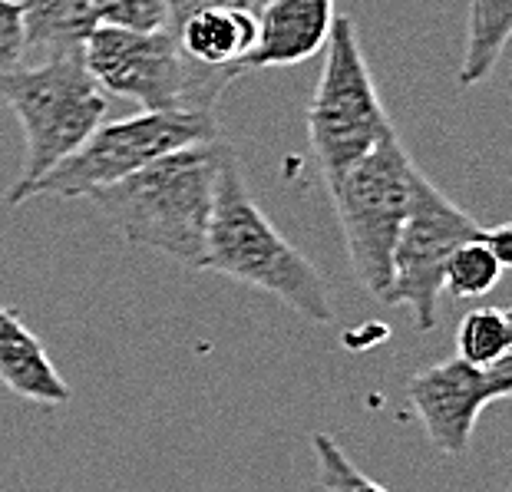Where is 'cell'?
<instances>
[{
    "instance_id": "9a60e30c",
    "label": "cell",
    "mask_w": 512,
    "mask_h": 492,
    "mask_svg": "<svg viewBox=\"0 0 512 492\" xmlns=\"http://www.w3.org/2000/svg\"><path fill=\"white\" fill-rule=\"evenodd\" d=\"M512 354V317L503 304H486L463 314L456 327V360L470 367H496Z\"/></svg>"
},
{
    "instance_id": "e0dca14e",
    "label": "cell",
    "mask_w": 512,
    "mask_h": 492,
    "mask_svg": "<svg viewBox=\"0 0 512 492\" xmlns=\"http://www.w3.org/2000/svg\"><path fill=\"white\" fill-rule=\"evenodd\" d=\"M93 10L103 27L136 30V34L169 30L166 0H93Z\"/></svg>"
},
{
    "instance_id": "30bf717a",
    "label": "cell",
    "mask_w": 512,
    "mask_h": 492,
    "mask_svg": "<svg viewBox=\"0 0 512 492\" xmlns=\"http://www.w3.org/2000/svg\"><path fill=\"white\" fill-rule=\"evenodd\" d=\"M334 0H265L258 10L255 47L245 57L248 70L298 67L328 47L334 27Z\"/></svg>"
},
{
    "instance_id": "ba28073f",
    "label": "cell",
    "mask_w": 512,
    "mask_h": 492,
    "mask_svg": "<svg viewBox=\"0 0 512 492\" xmlns=\"http://www.w3.org/2000/svg\"><path fill=\"white\" fill-rule=\"evenodd\" d=\"M486 228L417 169L407 222L394 248V278L387 304H403L420 331H433L443 294V268L460 245L483 238Z\"/></svg>"
},
{
    "instance_id": "d6986e66",
    "label": "cell",
    "mask_w": 512,
    "mask_h": 492,
    "mask_svg": "<svg viewBox=\"0 0 512 492\" xmlns=\"http://www.w3.org/2000/svg\"><path fill=\"white\" fill-rule=\"evenodd\" d=\"M265 0H166V17H169V30H176L182 20H189L192 14L199 10H209V7H242V10H252L258 14Z\"/></svg>"
},
{
    "instance_id": "5bb4252c",
    "label": "cell",
    "mask_w": 512,
    "mask_h": 492,
    "mask_svg": "<svg viewBox=\"0 0 512 492\" xmlns=\"http://www.w3.org/2000/svg\"><path fill=\"white\" fill-rule=\"evenodd\" d=\"M512 34V0H470V24L460 63V86L486 83L503 60Z\"/></svg>"
},
{
    "instance_id": "9c48e42d",
    "label": "cell",
    "mask_w": 512,
    "mask_h": 492,
    "mask_svg": "<svg viewBox=\"0 0 512 492\" xmlns=\"http://www.w3.org/2000/svg\"><path fill=\"white\" fill-rule=\"evenodd\" d=\"M512 393V360L496 367H470L463 360H440L407 380V400L420 417L427 440L443 456L470 450L476 420L489 403Z\"/></svg>"
},
{
    "instance_id": "5b68a950",
    "label": "cell",
    "mask_w": 512,
    "mask_h": 492,
    "mask_svg": "<svg viewBox=\"0 0 512 492\" xmlns=\"http://www.w3.org/2000/svg\"><path fill=\"white\" fill-rule=\"evenodd\" d=\"M413 176L417 166L397 129H390L331 189L351 275L370 298L384 304L394 278V248L410 212Z\"/></svg>"
},
{
    "instance_id": "8992f818",
    "label": "cell",
    "mask_w": 512,
    "mask_h": 492,
    "mask_svg": "<svg viewBox=\"0 0 512 492\" xmlns=\"http://www.w3.org/2000/svg\"><path fill=\"white\" fill-rule=\"evenodd\" d=\"M390 123L351 17H337L318 90L308 103V139L328 192L384 139Z\"/></svg>"
},
{
    "instance_id": "52a82bcc",
    "label": "cell",
    "mask_w": 512,
    "mask_h": 492,
    "mask_svg": "<svg viewBox=\"0 0 512 492\" xmlns=\"http://www.w3.org/2000/svg\"><path fill=\"white\" fill-rule=\"evenodd\" d=\"M215 139H219V119L209 113H136L103 123L73 156L34 185L30 199L37 195L86 199L96 189L136 176L139 169L169 152Z\"/></svg>"
},
{
    "instance_id": "6da1fadb",
    "label": "cell",
    "mask_w": 512,
    "mask_h": 492,
    "mask_svg": "<svg viewBox=\"0 0 512 492\" xmlns=\"http://www.w3.org/2000/svg\"><path fill=\"white\" fill-rule=\"evenodd\" d=\"M222 152V139L176 149L86 199L126 245L159 251L202 271Z\"/></svg>"
},
{
    "instance_id": "ac0fdd59",
    "label": "cell",
    "mask_w": 512,
    "mask_h": 492,
    "mask_svg": "<svg viewBox=\"0 0 512 492\" xmlns=\"http://www.w3.org/2000/svg\"><path fill=\"white\" fill-rule=\"evenodd\" d=\"M24 60V20L17 0H0V73H10Z\"/></svg>"
},
{
    "instance_id": "2e32d148",
    "label": "cell",
    "mask_w": 512,
    "mask_h": 492,
    "mask_svg": "<svg viewBox=\"0 0 512 492\" xmlns=\"http://www.w3.org/2000/svg\"><path fill=\"white\" fill-rule=\"evenodd\" d=\"M503 271L506 265L486 245V232H483V238H473V242L460 245L450 255L443 268V291L456 301L483 298V294H489L499 284Z\"/></svg>"
},
{
    "instance_id": "7a4b0ae2",
    "label": "cell",
    "mask_w": 512,
    "mask_h": 492,
    "mask_svg": "<svg viewBox=\"0 0 512 492\" xmlns=\"http://www.w3.org/2000/svg\"><path fill=\"white\" fill-rule=\"evenodd\" d=\"M202 271L265 291L314 324H328L334 317L321 271L258 209L232 146H225L219 162Z\"/></svg>"
},
{
    "instance_id": "3957f363",
    "label": "cell",
    "mask_w": 512,
    "mask_h": 492,
    "mask_svg": "<svg viewBox=\"0 0 512 492\" xmlns=\"http://www.w3.org/2000/svg\"><path fill=\"white\" fill-rule=\"evenodd\" d=\"M0 100L24 129V166L7 189L10 205H24L34 185L73 156L110 113V93L86 70L83 53L0 73Z\"/></svg>"
},
{
    "instance_id": "4fadbf2b",
    "label": "cell",
    "mask_w": 512,
    "mask_h": 492,
    "mask_svg": "<svg viewBox=\"0 0 512 492\" xmlns=\"http://www.w3.org/2000/svg\"><path fill=\"white\" fill-rule=\"evenodd\" d=\"M24 20V53L40 60L83 53V43L100 27L93 0H17Z\"/></svg>"
},
{
    "instance_id": "8fae6325",
    "label": "cell",
    "mask_w": 512,
    "mask_h": 492,
    "mask_svg": "<svg viewBox=\"0 0 512 492\" xmlns=\"http://www.w3.org/2000/svg\"><path fill=\"white\" fill-rule=\"evenodd\" d=\"M0 384L20 400L40 407H63L73 397L70 384L43 351L40 337L4 304H0Z\"/></svg>"
},
{
    "instance_id": "ffe728a7",
    "label": "cell",
    "mask_w": 512,
    "mask_h": 492,
    "mask_svg": "<svg viewBox=\"0 0 512 492\" xmlns=\"http://www.w3.org/2000/svg\"><path fill=\"white\" fill-rule=\"evenodd\" d=\"M486 245L496 251V258L509 268L512 265V225L486 228Z\"/></svg>"
},
{
    "instance_id": "277c9868",
    "label": "cell",
    "mask_w": 512,
    "mask_h": 492,
    "mask_svg": "<svg viewBox=\"0 0 512 492\" xmlns=\"http://www.w3.org/2000/svg\"><path fill=\"white\" fill-rule=\"evenodd\" d=\"M83 63L110 96L143 106V113H209L238 70H205L182 53L172 30L96 27L83 43Z\"/></svg>"
},
{
    "instance_id": "7c38bea8",
    "label": "cell",
    "mask_w": 512,
    "mask_h": 492,
    "mask_svg": "<svg viewBox=\"0 0 512 492\" xmlns=\"http://www.w3.org/2000/svg\"><path fill=\"white\" fill-rule=\"evenodd\" d=\"M182 53L205 70H238L255 47L258 14L242 7H209L172 30Z\"/></svg>"
}]
</instances>
